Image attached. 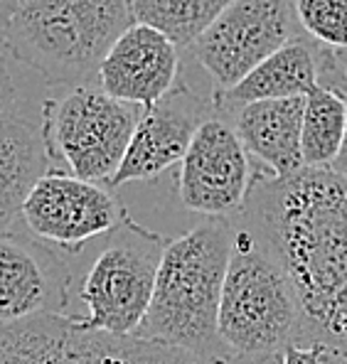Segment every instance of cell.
Instances as JSON below:
<instances>
[{"label": "cell", "instance_id": "6da1fadb", "mask_svg": "<svg viewBox=\"0 0 347 364\" xmlns=\"http://www.w3.org/2000/svg\"><path fill=\"white\" fill-rule=\"evenodd\" d=\"M276 256L296 288L303 340L347 355V178L301 168L276 178L254 168L232 217Z\"/></svg>", "mask_w": 347, "mask_h": 364}, {"label": "cell", "instance_id": "7a4b0ae2", "mask_svg": "<svg viewBox=\"0 0 347 364\" xmlns=\"http://www.w3.org/2000/svg\"><path fill=\"white\" fill-rule=\"evenodd\" d=\"M232 242V219H205L188 234L170 239L151 308L133 337L183 350L202 364H232L217 333Z\"/></svg>", "mask_w": 347, "mask_h": 364}, {"label": "cell", "instance_id": "3957f363", "mask_svg": "<svg viewBox=\"0 0 347 364\" xmlns=\"http://www.w3.org/2000/svg\"><path fill=\"white\" fill-rule=\"evenodd\" d=\"M131 25L128 0H30L10 20L3 50L50 87H87Z\"/></svg>", "mask_w": 347, "mask_h": 364}, {"label": "cell", "instance_id": "277c9868", "mask_svg": "<svg viewBox=\"0 0 347 364\" xmlns=\"http://www.w3.org/2000/svg\"><path fill=\"white\" fill-rule=\"evenodd\" d=\"M234 224V242L222 283L217 333L229 362H261L301 345L303 318L296 288L252 232Z\"/></svg>", "mask_w": 347, "mask_h": 364}, {"label": "cell", "instance_id": "5b68a950", "mask_svg": "<svg viewBox=\"0 0 347 364\" xmlns=\"http://www.w3.org/2000/svg\"><path fill=\"white\" fill-rule=\"evenodd\" d=\"M168 242V237L138 224L131 212L116 229L89 242L92 259L79 278V301L87 313L69 318L92 333L133 337L151 308Z\"/></svg>", "mask_w": 347, "mask_h": 364}, {"label": "cell", "instance_id": "8992f818", "mask_svg": "<svg viewBox=\"0 0 347 364\" xmlns=\"http://www.w3.org/2000/svg\"><path fill=\"white\" fill-rule=\"evenodd\" d=\"M143 116L141 106L104 94L99 84L64 89L45 101V128L55 170L109 185Z\"/></svg>", "mask_w": 347, "mask_h": 364}, {"label": "cell", "instance_id": "52a82bcc", "mask_svg": "<svg viewBox=\"0 0 347 364\" xmlns=\"http://www.w3.org/2000/svg\"><path fill=\"white\" fill-rule=\"evenodd\" d=\"M0 364H202L183 350L138 337L92 333L69 315L0 325Z\"/></svg>", "mask_w": 347, "mask_h": 364}, {"label": "cell", "instance_id": "ba28073f", "mask_svg": "<svg viewBox=\"0 0 347 364\" xmlns=\"http://www.w3.org/2000/svg\"><path fill=\"white\" fill-rule=\"evenodd\" d=\"M298 35L293 0H232L190 52L215 91H227Z\"/></svg>", "mask_w": 347, "mask_h": 364}, {"label": "cell", "instance_id": "9c48e42d", "mask_svg": "<svg viewBox=\"0 0 347 364\" xmlns=\"http://www.w3.org/2000/svg\"><path fill=\"white\" fill-rule=\"evenodd\" d=\"M126 214L119 197L104 185L55 170L35 182L18 222L37 242L74 256L89 242L119 227Z\"/></svg>", "mask_w": 347, "mask_h": 364}, {"label": "cell", "instance_id": "30bf717a", "mask_svg": "<svg viewBox=\"0 0 347 364\" xmlns=\"http://www.w3.org/2000/svg\"><path fill=\"white\" fill-rule=\"evenodd\" d=\"M254 168L232 121L212 114L197 128L178 170V200L207 219H232L244 207Z\"/></svg>", "mask_w": 347, "mask_h": 364}, {"label": "cell", "instance_id": "8fae6325", "mask_svg": "<svg viewBox=\"0 0 347 364\" xmlns=\"http://www.w3.org/2000/svg\"><path fill=\"white\" fill-rule=\"evenodd\" d=\"M72 266L25 229L0 232V325L69 315Z\"/></svg>", "mask_w": 347, "mask_h": 364}, {"label": "cell", "instance_id": "7c38bea8", "mask_svg": "<svg viewBox=\"0 0 347 364\" xmlns=\"http://www.w3.org/2000/svg\"><path fill=\"white\" fill-rule=\"evenodd\" d=\"M212 114L215 106L207 104L180 79L158 104L143 109L128 151L109 187L119 190L131 182H151L173 165H180L197 128Z\"/></svg>", "mask_w": 347, "mask_h": 364}, {"label": "cell", "instance_id": "4fadbf2b", "mask_svg": "<svg viewBox=\"0 0 347 364\" xmlns=\"http://www.w3.org/2000/svg\"><path fill=\"white\" fill-rule=\"evenodd\" d=\"M45 101L18 89L0 104V232L18 224L23 202L35 182L55 173L45 128Z\"/></svg>", "mask_w": 347, "mask_h": 364}, {"label": "cell", "instance_id": "5bb4252c", "mask_svg": "<svg viewBox=\"0 0 347 364\" xmlns=\"http://www.w3.org/2000/svg\"><path fill=\"white\" fill-rule=\"evenodd\" d=\"M180 50L148 25L133 23L104 57L96 84L104 94L151 109L180 82Z\"/></svg>", "mask_w": 347, "mask_h": 364}, {"label": "cell", "instance_id": "9a60e30c", "mask_svg": "<svg viewBox=\"0 0 347 364\" xmlns=\"http://www.w3.org/2000/svg\"><path fill=\"white\" fill-rule=\"evenodd\" d=\"M306 96L298 99L256 101L229 114L244 151L259 160V168L269 175L284 178L303 168L301 128Z\"/></svg>", "mask_w": 347, "mask_h": 364}, {"label": "cell", "instance_id": "2e32d148", "mask_svg": "<svg viewBox=\"0 0 347 364\" xmlns=\"http://www.w3.org/2000/svg\"><path fill=\"white\" fill-rule=\"evenodd\" d=\"M313 87H318V45H313L306 35H298L266 57L232 89L215 91L212 106L217 114L229 116L256 101L298 99Z\"/></svg>", "mask_w": 347, "mask_h": 364}, {"label": "cell", "instance_id": "e0dca14e", "mask_svg": "<svg viewBox=\"0 0 347 364\" xmlns=\"http://www.w3.org/2000/svg\"><path fill=\"white\" fill-rule=\"evenodd\" d=\"M347 101L343 94L313 87L306 94L301 128V158L308 170H330L343 146Z\"/></svg>", "mask_w": 347, "mask_h": 364}, {"label": "cell", "instance_id": "ac0fdd59", "mask_svg": "<svg viewBox=\"0 0 347 364\" xmlns=\"http://www.w3.org/2000/svg\"><path fill=\"white\" fill-rule=\"evenodd\" d=\"M229 3L232 0H128L133 23L158 30L178 50H190Z\"/></svg>", "mask_w": 347, "mask_h": 364}, {"label": "cell", "instance_id": "d6986e66", "mask_svg": "<svg viewBox=\"0 0 347 364\" xmlns=\"http://www.w3.org/2000/svg\"><path fill=\"white\" fill-rule=\"evenodd\" d=\"M296 20L313 45L347 52V0H293Z\"/></svg>", "mask_w": 347, "mask_h": 364}, {"label": "cell", "instance_id": "ffe728a7", "mask_svg": "<svg viewBox=\"0 0 347 364\" xmlns=\"http://www.w3.org/2000/svg\"><path fill=\"white\" fill-rule=\"evenodd\" d=\"M318 87L347 96V52L318 47Z\"/></svg>", "mask_w": 347, "mask_h": 364}, {"label": "cell", "instance_id": "44dd1931", "mask_svg": "<svg viewBox=\"0 0 347 364\" xmlns=\"http://www.w3.org/2000/svg\"><path fill=\"white\" fill-rule=\"evenodd\" d=\"M345 352L328 345H291L281 355V364H345Z\"/></svg>", "mask_w": 347, "mask_h": 364}, {"label": "cell", "instance_id": "7402d4cb", "mask_svg": "<svg viewBox=\"0 0 347 364\" xmlns=\"http://www.w3.org/2000/svg\"><path fill=\"white\" fill-rule=\"evenodd\" d=\"M10 62H13V57H10L3 47H0V104H3L5 99H10V96L20 89L18 79H15V74H13V67H10Z\"/></svg>", "mask_w": 347, "mask_h": 364}, {"label": "cell", "instance_id": "603a6c76", "mask_svg": "<svg viewBox=\"0 0 347 364\" xmlns=\"http://www.w3.org/2000/svg\"><path fill=\"white\" fill-rule=\"evenodd\" d=\"M18 8H20V0H0V47H3V35L8 30L13 15L18 13Z\"/></svg>", "mask_w": 347, "mask_h": 364}, {"label": "cell", "instance_id": "cb8c5ba5", "mask_svg": "<svg viewBox=\"0 0 347 364\" xmlns=\"http://www.w3.org/2000/svg\"><path fill=\"white\" fill-rule=\"evenodd\" d=\"M347 101V96H345ZM330 173L340 175V178H347V123H345V136H343V146H340V153L338 158L333 160V165H330Z\"/></svg>", "mask_w": 347, "mask_h": 364}, {"label": "cell", "instance_id": "d4e9b609", "mask_svg": "<svg viewBox=\"0 0 347 364\" xmlns=\"http://www.w3.org/2000/svg\"><path fill=\"white\" fill-rule=\"evenodd\" d=\"M23 3H30V0H20V5H23Z\"/></svg>", "mask_w": 347, "mask_h": 364}, {"label": "cell", "instance_id": "484cf974", "mask_svg": "<svg viewBox=\"0 0 347 364\" xmlns=\"http://www.w3.org/2000/svg\"><path fill=\"white\" fill-rule=\"evenodd\" d=\"M345 364H347V357H345Z\"/></svg>", "mask_w": 347, "mask_h": 364}]
</instances>
